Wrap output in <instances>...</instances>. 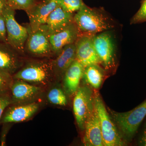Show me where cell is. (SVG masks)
Masks as SVG:
<instances>
[{"label":"cell","instance_id":"cell-1","mask_svg":"<svg viewBox=\"0 0 146 146\" xmlns=\"http://www.w3.org/2000/svg\"><path fill=\"white\" fill-rule=\"evenodd\" d=\"M108 113L126 142L132 140L146 116V100L130 111L117 112L108 108Z\"/></svg>","mask_w":146,"mask_h":146},{"label":"cell","instance_id":"cell-2","mask_svg":"<svg viewBox=\"0 0 146 146\" xmlns=\"http://www.w3.org/2000/svg\"><path fill=\"white\" fill-rule=\"evenodd\" d=\"M74 20L82 34L94 35L107 31L113 27L106 16L84 4L74 14Z\"/></svg>","mask_w":146,"mask_h":146},{"label":"cell","instance_id":"cell-3","mask_svg":"<svg viewBox=\"0 0 146 146\" xmlns=\"http://www.w3.org/2000/svg\"><path fill=\"white\" fill-rule=\"evenodd\" d=\"M94 106L99 119L102 136L104 146L125 145L117 126L106 109L100 95L96 90L94 91Z\"/></svg>","mask_w":146,"mask_h":146},{"label":"cell","instance_id":"cell-4","mask_svg":"<svg viewBox=\"0 0 146 146\" xmlns=\"http://www.w3.org/2000/svg\"><path fill=\"white\" fill-rule=\"evenodd\" d=\"M2 14L5 21L7 43L16 51L24 53L29 36V29L18 23L15 18V10L8 6Z\"/></svg>","mask_w":146,"mask_h":146},{"label":"cell","instance_id":"cell-5","mask_svg":"<svg viewBox=\"0 0 146 146\" xmlns=\"http://www.w3.org/2000/svg\"><path fill=\"white\" fill-rule=\"evenodd\" d=\"M94 91L88 86L79 87L73 100V111L80 129L84 130L86 121L95 109Z\"/></svg>","mask_w":146,"mask_h":146},{"label":"cell","instance_id":"cell-6","mask_svg":"<svg viewBox=\"0 0 146 146\" xmlns=\"http://www.w3.org/2000/svg\"><path fill=\"white\" fill-rule=\"evenodd\" d=\"M93 41L101 64L105 70H114L116 65L115 46L111 35L107 31L94 35Z\"/></svg>","mask_w":146,"mask_h":146},{"label":"cell","instance_id":"cell-7","mask_svg":"<svg viewBox=\"0 0 146 146\" xmlns=\"http://www.w3.org/2000/svg\"><path fill=\"white\" fill-rule=\"evenodd\" d=\"M37 56L48 55L54 53L49 40V34L46 25H42L33 32H29L25 50Z\"/></svg>","mask_w":146,"mask_h":146},{"label":"cell","instance_id":"cell-8","mask_svg":"<svg viewBox=\"0 0 146 146\" xmlns=\"http://www.w3.org/2000/svg\"><path fill=\"white\" fill-rule=\"evenodd\" d=\"M52 63L33 62L26 65L14 75V78L36 83H44L53 74Z\"/></svg>","mask_w":146,"mask_h":146},{"label":"cell","instance_id":"cell-9","mask_svg":"<svg viewBox=\"0 0 146 146\" xmlns=\"http://www.w3.org/2000/svg\"><path fill=\"white\" fill-rule=\"evenodd\" d=\"M58 6V0H42L26 11L29 20V32L35 31L44 25L50 13Z\"/></svg>","mask_w":146,"mask_h":146},{"label":"cell","instance_id":"cell-10","mask_svg":"<svg viewBox=\"0 0 146 146\" xmlns=\"http://www.w3.org/2000/svg\"><path fill=\"white\" fill-rule=\"evenodd\" d=\"M93 35L82 34L75 42L76 59L84 68L94 64H101L100 60L94 47Z\"/></svg>","mask_w":146,"mask_h":146},{"label":"cell","instance_id":"cell-11","mask_svg":"<svg viewBox=\"0 0 146 146\" xmlns=\"http://www.w3.org/2000/svg\"><path fill=\"white\" fill-rule=\"evenodd\" d=\"M82 34L74 22L65 28L49 35L54 53L57 54L64 47L75 43Z\"/></svg>","mask_w":146,"mask_h":146},{"label":"cell","instance_id":"cell-12","mask_svg":"<svg viewBox=\"0 0 146 146\" xmlns=\"http://www.w3.org/2000/svg\"><path fill=\"white\" fill-rule=\"evenodd\" d=\"M84 130L83 143L84 145L104 146L99 119L95 108L86 121Z\"/></svg>","mask_w":146,"mask_h":146},{"label":"cell","instance_id":"cell-13","mask_svg":"<svg viewBox=\"0 0 146 146\" xmlns=\"http://www.w3.org/2000/svg\"><path fill=\"white\" fill-rule=\"evenodd\" d=\"M75 43L67 45L57 54L51 63L53 74L58 77H63L66 71L76 59Z\"/></svg>","mask_w":146,"mask_h":146},{"label":"cell","instance_id":"cell-14","mask_svg":"<svg viewBox=\"0 0 146 146\" xmlns=\"http://www.w3.org/2000/svg\"><path fill=\"white\" fill-rule=\"evenodd\" d=\"M74 13L67 12L58 6L48 16L45 25L49 35L61 30L74 23Z\"/></svg>","mask_w":146,"mask_h":146},{"label":"cell","instance_id":"cell-15","mask_svg":"<svg viewBox=\"0 0 146 146\" xmlns=\"http://www.w3.org/2000/svg\"><path fill=\"white\" fill-rule=\"evenodd\" d=\"M84 70L83 65L76 59L66 71L63 76L64 87L69 95L75 94L78 90Z\"/></svg>","mask_w":146,"mask_h":146},{"label":"cell","instance_id":"cell-16","mask_svg":"<svg viewBox=\"0 0 146 146\" xmlns=\"http://www.w3.org/2000/svg\"><path fill=\"white\" fill-rule=\"evenodd\" d=\"M38 105L34 103L12 108L6 113L3 122L7 123L24 121L31 117L38 110Z\"/></svg>","mask_w":146,"mask_h":146},{"label":"cell","instance_id":"cell-17","mask_svg":"<svg viewBox=\"0 0 146 146\" xmlns=\"http://www.w3.org/2000/svg\"><path fill=\"white\" fill-rule=\"evenodd\" d=\"M106 71L98 64H94L84 68L82 78L93 89H98L101 86L106 77Z\"/></svg>","mask_w":146,"mask_h":146},{"label":"cell","instance_id":"cell-18","mask_svg":"<svg viewBox=\"0 0 146 146\" xmlns=\"http://www.w3.org/2000/svg\"><path fill=\"white\" fill-rule=\"evenodd\" d=\"M40 88L20 80L15 82L11 87L13 98L18 101L29 99L36 96Z\"/></svg>","mask_w":146,"mask_h":146},{"label":"cell","instance_id":"cell-19","mask_svg":"<svg viewBox=\"0 0 146 146\" xmlns=\"http://www.w3.org/2000/svg\"><path fill=\"white\" fill-rule=\"evenodd\" d=\"M20 65L16 55L0 46V70L10 74L17 70Z\"/></svg>","mask_w":146,"mask_h":146},{"label":"cell","instance_id":"cell-20","mask_svg":"<svg viewBox=\"0 0 146 146\" xmlns=\"http://www.w3.org/2000/svg\"><path fill=\"white\" fill-rule=\"evenodd\" d=\"M48 98L50 102L56 105L65 106L67 104V100L64 92L58 88H54L49 92Z\"/></svg>","mask_w":146,"mask_h":146},{"label":"cell","instance_id":"cell-21","mask_svg":"<svg viewBox=\"0 0 146 146\" xmlns=\"http://www.w3.org/2000/svg\"><path fill=\"white\" fill-rule=\"evenodd\" d=\"M7 5L13 10H29L38 1L36 0H5Z\"/></svg>","mask_w":146,"mask_h":146},{"label":"cell","instance_id":"cell-22","mask_svg":"<svg viewBox=\"0 0 146 146\" xmlns=\"http://www.w3.org/2000/svg\"><path fill=\"white\" fill-rule=\"evenodd\" d=\"M59 6L65 11L74 13L84 4L82 0H58Z\"/></svg>","mask_w":146,"mask_h":146},{"label":"cell","instance_id":"cell-23","mask_svg":"<svg viewBox=\"0 0 146 146\" xmlns=\"http://www.w3.org/2000/svg\"><path fill=\"white\" fill-rule=\"evenodd\" d=\"M146 22V0H143L141 7L131 21V24H136Z\"/></svg>","mask_w":146,"mask_h":146},{"label":"cell","instance_id":"cell-24","mask_svg":"<svg viewBox=\"0 0 146 146\" xmlns=\"http://www.w3.org/2000/svg\"><path fill=\"white\" fill-rule=\"evenodd\" d=\"M11 82L10 74L0 70V91L7 89L10 86Z\"/></svg>","mask_w":146,"mask_h":146},{"label":"cell","instance_id":"cell-25","mask_svg":"<svg viewBox=\"0 0 146 146\" xmlns=\"http://www.w3.org/2000/svg\"><path fill=\"white\" fill-rule=\"evenodd\" d=\"M0 41L7 43L5 21L3 14L0 15Z\"/></svg>","mask_w":146,"mask_h":146},{"label":"cell","instance_id":"cell-26","mask_svg":"<svg viewBox=\"0 0 146 146\" xmlns=\"http://www.w3.org/2000/svg\"><path fill=\"white\" fill-rule=\"evenodd\" d=\"M11 101L9 97L6 96H0V119L5 109L10 104Z\"/></svg>","mask_w":146,"mask_h":146},{"label":"cell","instance_id":"cell-27","mask_svg":"<svg viewBox=\"0 0 146 146\" xmlns=\"http://www.w3.org/2000/svg\"><path fill=\"white\" fill-rule=\"evenodd\" d=\"M139 145L146 146V123L143 134L139 141Z\"/></svg>","mask_w":146,"mask_h":146},{"label":"cell","instance_id":"cell-28","mask_svg":"<svg viewBox=\"0 0 146 146\" xmlns=\"http://www.w3.org/2000/svg\"><path fill=\"white\" fill-rule=\"evenodd\" d=\"M7 6L5 0H0V15L2 14Z\"/></svg>","mask_w":146,"mask_h":146}]
</instances>
